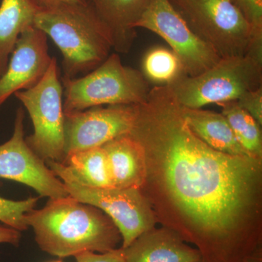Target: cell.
Instances as JSON below:
<instances>
[{
	"label": "cell",
	"mask_w": 262,
	"mask_h": 262,
	"mask_svg": "<svg viewBox=\"0 0 262 262\" xmlns=\"http://www.w3.org/2000/svg\"><path fill=\"white\" fill-rule=\"evenodd\" d=\"M52 59L47 34L35 26L24 31L15 43L4 75L0 77V106L12 95L39 83Z\"/></svg>",
	"instance_id": "12"
},
{
	"label": "cell",
	"mask_w": 262,
	"mask_h": 262,
	"mask_svg": "<svg viewBox=\"0 0 262 262\" xmlns=\"http://www.w3.org/2000/svg\"><path fill=\"white\" fill-rule=\"evenodd\" d=\"M63 92L57 60L53 57L39 83L14 94L27 108L34 126V133L26 141L46 163H61L65 158Z\"/></svg>",
	"instance_id": "7"
},
{
	"label": "cell",
	"mask_w": 262,
	"mask_h": 262,
	"mask_svg": "<svg viewBox=\"0 0 262 262\" xmlns=\"http://www.w3.org/2000/svg\"><path fill=\"white\" fill-rule=\"evenodd\" d=\"M102 147L107 156L114 187L140 189L147 174V160L140 143L127 134Z\"/></svg>",
	"instance_id": "15"
},
{
	"label": "cell",
	"mask_w": 262,
	"mask_h": 262,
	"mask_svg": "<svg viewBox=\"0 0 262 262\" xmlns=\"http://www.w3.org/2000/svg\"><path fill=\"white\" fill-rule=\"evenodd\" d=\"M25 222L34 229L41 250L60 258L84 251L108 252L122 241L106 213L71 196L50 199L41 209L28 212Z\"/></svg>",
	"instance_id": "2"
},
{
	"label": "cell",
	"mask_w": 262,
	"mask_h": 262,
	"mask_svg": "<svg viewBox=\"0 0 262 262\" xmlns=\"http://www.w3.org/2000/svg\"><path fill=\"white\" fill-rule=\"evenodd\" d=\"M182 110L183 117L191 130L212 149L234 156L253 157L239 144L222 113L182 106Z\"/></svg>",
	"instance_id": "17"
},
{
	"label": "cell",
	"mask_w": 262,
	"mask_h": 262,
	"mask_svg": "<svg viewBox=\"0 0 262 262\" xmlns=\"http://www.w3.org/2000/svg\"><path fill=\"white\" fill-rule=\"evenodd\" d=\"M139 105H113L64 113L65 156L79 150L100 147L127 135L135 124Z\"/></svg>",
	"instance_id": "11"
},
{
	"label": "cell",
	"mask_w": 262,
	"mask_h": 262,
	"mask_svg": "<svg viewBox=\"0 0 262 262\" xmlns=\"http://www.w3.org/2000/svg\"><path fill=\"white\" fill-rule=\"evenodd\" d=\"M63 182L70 196L96 207L111 219L121 234V248L152 229L154 218L139 189L94 188L72 181Z\"/></svg>",
	"instance_id": "9"
},
{
	"label": "cell",
	"mask_w": 262,
	"mask_h": 262,
	"mask_svg": "<svg viewBox=\"0 0 262 262\" xmlns=\"http://www.w3.org/2000/svg\"><path fill=\"white\" fill-rule=\"evenodd\" d=\"M243 262H260L259 258H256L255 257H251L248 258V259L245 260Z\"/></svg>",
	"instance_id": "27"
},
{
	"label": "cell",
	"mask_w": 262,
	"mask_h": 262,
	"mask_svg": "<svg viewBox=\"0 0 262 262\" xmlns=\"http://www.w3.org/2000/svg\"><path fill=\"white\" fill-rule=\"evenodd\" d=\"M34 26L51 37L61 51L62 78L73 79L89 73L113 49L110 30L90 2L40 8Z\"/></svg>",
	"instance_id": "3"
},
{
	"label": "cell",
	"mask_w": 262,
	"mask_h": 262,
	"mask_svg": "<svg viewBox=\"0 0 262 262\" xmlns=\"http://www.w3.org/2000/svg\"><path fill=\"white\" fill-rule=\"evenodd\" d=\"M122 249L125 262H198L203 260L198 250L187 246L178 234L166 229H151Z\"/></svg>",
	"instance_id": "13"
},
{
	"label": "cell",
	"mask_w": 262,
	"mask_h": 262,
	"mask_svg": "<svg viewBox=\"0 0 262 262\" xmlns=\"http://www.w3.org/2000/svg\"><path fill=\"white\" fill-rule=\"evenodd\" d=\"M198 262H205V261H203V260H201V261H198Z\"/></svg>",
	"instance_id": "29"
},
{
	"label": "cell",
	"mask_w": 262,
	"mask_h": 262,
	"mask_svg": "<svg viewBox=\"0 0 262 262\" xmlns=\"http://www.w3.org/2000/svg\"><path fill=\"white\" fill-rule=\"evenodd\" d=\"M220 58L247 56L252 30L234 0H170Z\"/></svg>",
	"instance_id": "6"
},
{
	"label": "cell",
	"mask_w": 262,
	"mask_h": 262,
	"mask_svg": "<svg viewBox=\"0 0 262 262\" xmlns=\"http://www.w3.org/2000/svg\"><path fill=\"white\" fill-rule=\"evenodd\" d=\"M144 28L168 42L182 63L184 73L194 77L208 70L221 58L193 32L170 0H149L136 29Z\"/></svg>",
	"instance_id": "8"
},
{
	"label": "cell",
	"mask_w": 262,
	"mask_h": 262,
	"mask_svg": "<svg viewBox=\"0 0 262 262\" xmlns=\"http://www.w3.org/2000/svg\"><path fill=\"white\" fill-rule=\"evenodd\" d=\"M107 27L117 53H128L136 37V24L149 0H89Z\"/></svg>",
	"instance_id": "16"
},
{
	"label": "cell",
	"mask_w": 262,
	"mask_h": 262,
	"mask_svg": "<svg viewBox=\"0 0 262 262\" xmlns=\"http://www.w3.org/2000/svg\"><path fill=\"white\" fill-rule=\"evenodd\" d=\"M61 82L64 113L105 104L140 105L145 102L151 89L144 74L123 65L116 53L83 77L62 78Z\"/></svg>",
	"instance_id": "4"
},
{
	"label": "cell",
	"mask_w": 262,
	"mask_h": 262,
	"mask_svg": "<svg viewBox=\"0 0 262 262\" xmlns=\"http://www.w3.org/2000/svg\"><path fill=\"white\" fill-rule=\"evenodd\" d=\"M222 114L232 127L242 147L251 156L261 159L262 136L261 125L236 101L219 103Z\"/></svg>",
	"instance_id": "19"
},
{
	"label": "cell",
	"mask_w": 262,
	"mask_h": 262,
	"mask_svg": "<svg viewBox=\"0 0 262 262\" xmlns=\"http://www.w3.org/2000/svg\"><path fill=\"white\" fill-rule=\"evenodd\" d=\"M130 135L160 163L174 203L195 227L205 262H236L238 222L253 194L261 159L220 152L191 130L168 85L151 88Z\"/></svg>",
	"instance_id": "1"
},
{
	"label": "cell",
	"mask_w": 262,
	"mask_h": 262,
	"mask_svg": "<svg viewBox=\"0 0 262 262\" xmlns=\"http://www.w3.org/2000/svg\"><path fill=\"white\" fill-rule=\"evenodd\" d=\"M168 87L186 108L237 101L248 91L262 87V64L248 56L221 58L199 75H183Z\"/></svg>",
	"instance_id": "5"
},
{
	"label": "cell",
	"mask_w": 262,
	"mask_h": 262,
	"mask_svg": "<svg viewBox=\"0 0 262 262\" xmlns=\"http://www.w3.org/2000/svg\"><path fill=\"white\" fill-rule=\"evenodd\" d=\"M37 198H29L24 201H12L0 196V222L18 231L28 229L25 215L34 209Z\"/></svg>",
	"instance_id": "21"
},
{
	"label": "cell",
	"mask_w": 262,
	"mask_h": 262,
	"mask_svg": "<svg viewBox=\"0 0 262 262\" xmlns=\"http://www.w3.org/2000/svg\"><path fill=\"white\" fill-rule=\"evenodd\" d=\"M75 258L77 262H125L122 248L102 253L84 251L75 255Z\"/></svg>",
	"instance_id": "24"
},
{
	"label": "cell",
	"mask_w": 262,
	"mask_h": 262,
	"mask_svg": "<svg viewBox=\"0 0 262 262\" xmlns=\"http://www.w3.org/2000/svg\"><path fill=\"white\" fill-rule=\"evenodd\" d=\"M143 69L146 79L160 85H168L186 75L177 55L163 48H154L146 55Z\"/></svg>",
	"instance_id": "20"
},
{
	"label": "cell",
	"mask_w": 262,
	"mask_h": 262,
	"mask_svg": "<svg viewBox=\"0 0 262 262\" xmlns=\"http://www.w3.org/2000/svg\"><path fill=\"white\" fill-rule=\"evenodd\" d=\"M239 106L262 125V87L248 91L237 100Z\"/></svg>",
	"instance_id": "23"
},
{
	"label": "cell",
	"mask_w": 262,
	"mask_h": 262,
	"mask_svg": "<svg viewBox=\"0 0 262 262\" xmlns=\"http://www.w3.org/2000/svg\"><path fill=\"white\" fill-rule=\"evenodd\" d=\"M252 30V36L262 35V0H234Z\"/></svg>",
	"instance_id": "22"
},
{
	"label": "cell",
	"mask_w": 262,
	"mask_h": 262,
	"mask_svg": "<svg viewBox=\"0 0 262 262\" xmlns=\"http://www.w3.org/2000/svg\"><path fill=\"white\" fill-rule=\"evenodd\" d=\"M39 8H48L61 4H82L89 3V0H35Z\"/></svg>",
	"instance_id": "26"
},
{
	"label": "cell",
	"mask_w": 262,
	"mask_h": 262,
	"mask_svg": "<svg viewBox=\"0 0 262 262\" xmlns=\"http://www.w3.org/2000/svg\"><path fill=\"white\" fill-rule=\"evenodd\" d=\"M46 163L62 182L72 181L94 188L114 187L107 156L102 146L70 153L61 163Z\"/></svg>",
	"instance_id": "14"
},
{
	"label": "cell",
	"mask_w": 262,
	"mask_h": 262,
	"mask_svg": "<svg viewBox=\"0 0 262 262\" xmlns=\"http://www.w3.org/2000/svg\"><path fill=\"white\" fill-rule=\"evenodd\" d=\"M24 120V111L20 107L16 112L13 135L0 144V178L21 183L50 199L70 196L64 183L27 144Z\"/></svg>",
	"instance_id": "10"
},
{
	"label": "cell",
	"mask_w": 262,
	"mask_h": 262,
	"mask_svg": "<svg viewBox=\"0 0 262 262\" xmlns=\"http://www.w3.org/2000/svg\"><path fill=\"white\" fill-rule=\"evenodd\" d=\"M21 234L20 231L6 225H0V244H8L18 246Z\"/></svg>",
	"instance_id": "25"
},
{
	"label": "cell",
	"mask_w": 262,
	"mask_h": 262,
	"mask_svg": "<svg viewBox=\"0 0 262 262\" xmlns=\"http://www.w3.org/2000/svg\"><path fill=\"white\" fill-rule=\"evenodd\" d=\"M35 0H3L0 5V77L7 70L10 55L24 31L34 26L39 11Z\"/></svg>",
	"instance_id": "18"
},
{
	"label": "cell",
	"mask_w": 262,
	"mask_h": 262,
	"mask_svg": "<svg viewBox=\"0 0 262 262\" xmlns=\"http://www.w3.org/2000/svg\"><path fill=\"white\" fill-rule=\"evenodd\" d=\"M52 262H62L61 260H58V261H52Z\"/></svg>",
	"instance_id": "28"
}]
</instances>
